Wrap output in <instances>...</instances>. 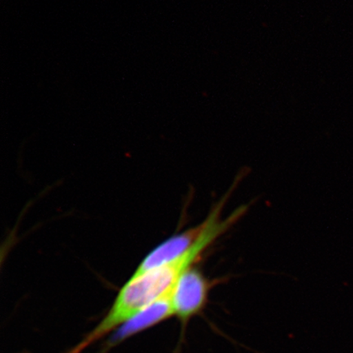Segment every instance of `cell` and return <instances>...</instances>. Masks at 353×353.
Masks as SVG:
<instances>
[{
  "label": "cell",
  "instance_id": "4",
  "mask_svg": "<svg viewBox=\"0 0 353 353\" xmlns=\"http://www.w3.org/2000/svg\"><path fill=\"white\" fill-rule=\"evenodd\" d=\"M205 228V222L163 242L144 259L132 276L142 275L183 257L195 245Z\"/></svg>",
  "mask_w": 353,
  "mask_h": 353
},
{
  "label": "cell",
  "instance_id": "1",
  "mask_svg": "<svg viewBox=\"0 0 353 353\" xmlns=\"http://www.w3.org/2000/svg\"><path fill=\"white\" fill-rule=\"evenodd\" d=\"M202 252L200 246L194 245L187 254L174 262L152 269L142 275L132 276L122 287L104 319L68 353H81L144 307L158 299L169 296L179 276L192 266Z\"/></svg>",
  "mask_w": 353,
  "mask_h": 353
},
{
  "label": "cell",
  "instance_id": "3",
  "mask_svg": "<svg viewBox=\"0 0 353 353\" xmlns=\"http://www.w3.org/2000/svg\"><path fill=\"white\" fill-rule=\"evenodd\" d=\"M173 316L174 314L170 295L157 300L132 316L125 323L119 326V329L108 339L100 353L108 352L112 347L127 341L128 339L154 327V325L170 319Z\"/></svg>",
  "mask_w": 353,
  "mask_h": 353
},
{
  "label": "cell",
  "instance_id": "2",
  "mask_svg": "<svg viewBox=\"0 0 353 353\" xmlns=\"http://www.w3.org/2000/svg\"><path fill=\"white\" fill-rule=\"evenodd\" d=\"M212 282L197 268L192 266L179 277L170 294L174 314L181 324L180 342L194 317L202 314L209 301Z\"/></svg>",
  "mask_w": 353,
  "mask_h": 353
}]
</instances>
